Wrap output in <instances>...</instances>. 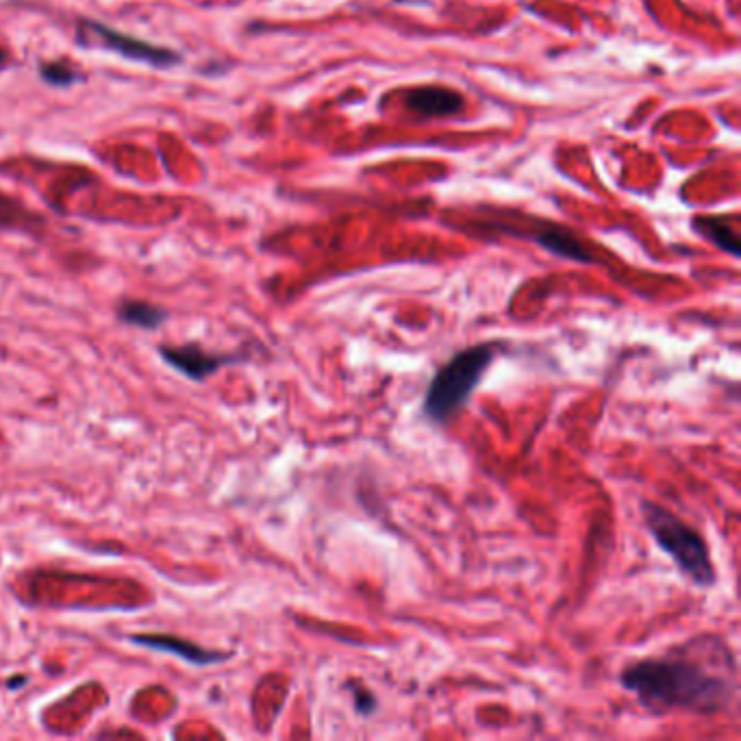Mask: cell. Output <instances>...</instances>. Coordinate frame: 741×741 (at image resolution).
Instances as JSON below:
<instances>
[{
  "instance_id": "7c38bea8",
  "label": "cell",
  "mask_w": 741,
  "mask_h": 741,
  "mask_svg": "<svg viewBox=\"0 0 741 741\" xmlns=\"http://www.w3.org/2000/svg\"><path fill=\"white\" fill-rule=\"evenodd\" d=\"M350 694H353V702H355V711L359 715H372L376 711V696L372 692H368L366 687H355L350 689Z\"/></svg>"
},
{
  "instance_id": "4fadbf2b",
  "label": "cell",
  "mask_w": 741,
  "mask_h": 741,
  "mask_svg": "<svg viewBox=\"0 0 741 741\" xmlns=\"http://www.w3.org/2000/svg\"><path fill=\"white\" fill-rule=\"evenodd\" d=\"M11 216H16V205L11 203L9 198H5L3 194H0V222L9 220Z\"/></svg>"
},
{
  "instance_id": "7a4b0ae2",
  "label": "cell",
  "mask_w": 741,
  "mask_h": 741,
  "mask_svg": "<svg viewBox=\"0 0 741 741\" xmlns=\"http://www.w3.org/2000/svg\"><path fill=\"white\" fill-rule=\"evenodd\" d=\"M500 344L485 342L459 350L426 387L422 413L435 424H446L466 407L472 392L481 385L483 376L492 368Z\"/></svg>"
},
{
  "instance_id": "30bf717a",
  "label": "cell",
  "mask_w": 741,
  "mask_h": 741,
  "mask_svg": "<svg viewBox=\"0 0 741 741\" xmlns=\"http://www.w3.org/2000/svg\"><path fill=\"white\" fill-rule=\"evenodd\" d=\"M696 231L700 235H705L709 242H713L718 248L731 253L737 257L741 253V244H739V235L735 229H731L722 218H698L696 220Z\"/></svg>"
},
{
  "instance_id": "52a82bcc",
  "label": "cell",
  "mask_w": 741,
  "mask_h": 741,
  "mask_svg": "<svg viewBox=\"0 0 741 741\" xmlns=\"http://www.w3.org/2000/svg\"><path fill=\"white\" fill-rule=\"evenodd\" d=\"M407 107L426 118H442L459 113L463 107L461 94L446 90V87H416L405 96Z\"/></svg>"
},
{
  "instance_id": "3957f363",
  "label": "cell",
  "mask_w": 741,
  "mask_h": 741,
  "mask_svg": "<svg viewBox=\"0 0 741 741\" xmlns=\"http://www.w3.org/2000/svg\"><path fill=\"white\" fill-rule=\"evenodd\" d=\"M642 516L650 535L661 546L665 555H670L676 568L689 583L696 587H713L718 581L715 563L707 539L702 537L692 524H687L674 511L665 509L657 502H642Z\"/></svg>"
},
{
  "instance_id": "5bb4252c",
  "label": "cell",
  "mask_w": 741,
  "mask_h": 741,
  "mask_svg": "<svg viewBox=\"0 0 741 741\" xmlns=\"http://www.w3.org/2000/svg\"><path fill=\"white\" fill-rule=\"evenodd\" d=\"M24 683H27V678H24V676H16V678H11V681H9L7 685H9V689H14V687L24 685Z\"/></svg>"
},
{
  "instance_id": "ba28073f",
  "label": "cell",
  "mask_w": 741,
  "mask_h": 741,
  "mask_svg": "<svg viewBox=\"0 0 741 741\" xmlns=\"http://www.w3.org/2000/svg\"><path fill=\"white\" fill-rule=\"evenodd\" d=\"M168 318H170V313L166 309L157 307L153 303H146V300L127 298V300H122V303L118 305V320L122 324L135 326V329L155 331Z\"/></svg>"
},
{
  "instance_id": "8992f818",
  "label": "cell",
  "mask_w": 741,
  "mask_h": 741,
  "mask_svg": "<svg viewBox=\"0 0 741 741\" xmlns=\"http://www.w3.org/2000/svg\"><path fill=\"white\" fill-rule=\"evenodd\" d=\"M129 642L135 646H144L148 650L157 652H168V655L179 657L187 663L196 665V668H205V665H218L229 661L233 652L224 650H209L198 646L194 642H187L183 637L177 635H166V633H142V635H131Z\"/></svg>"
},
{
  "instance_id": "277c9868",
  "label": "cell",
  "mask_w": 741,
  "mask_h": 741,
  "mask_svg": "<svg viewBox=\"0 0 741 741\" xmlns=\"http://www.w3.org/2000/svg\"><path fill=\"white\" fill-rule=\"evenodd\" d=\"M77 42L87 48L90 46L105 48L129 61H137V64H146L150 68L161 70L179 66L183 61L177 50L150 44L146 40H137L133 35L116 31L113 27H107L105 22H98L92 18H83L79 22Z\"/></svg>"
},
{
  "instance_id": "6da1fadb",
  "label": "cell",
  "mask_w": 741,
  "mask_h": 741,
  "mask_svg": "<svg viewBox=\"0 0 741 741\" xmlns=\"http://www.w3.org/2000/svg\"><path fill=\"white\" fill-rule=\"evenodd\" d=\"M626 692L655 715L685 711L713 715L737 696L735 672L722 674L689 655H665L626 665L620 674Z\"/></svg>"
},
{
  "instance_id": "5b68a950",
  "label": "cell",
  "mask_w": 741,
  "mask_h": 741,
  "mask_svg": "<svg viewBox=\"0 0 741 741\" xmlns=\"http://www.w3.org/2000/svg\"><path fill=\"white\" fill-rule=\"evenodd\" d=\"M159 357L168 363L170 368L185 374L192 381H205L216 374L220 368L231 366V363L242 361V355L233 353H211L200 344L185 346H161Z\"/></svg>"
},
{
  "instance_id": "8fae6325",
  "label": "cell",
  "mask_w": 741,
  "mask_h": 741,
  "mask_svg": "<svg viewBox=\"0 0 741 741\" xmlns=\"http://www.w3.org/2000/svg\"><path fill=\"white\" fill-rule=\"evenodd\" d=\"M40 77L55 87H68L83 79V74L74 68L68 61H48V64L40 66Z\"/></svg>"
},
{
  "instance_id": "9c48e42d",
  "label": "cell",
  "mask_w": 741,
  "mask_h": 741,
  "mask_svg": "<svg viewBox=\"0 0 741 741\" xmlns=\"http://www.w3.org/2000/svg\"><path fill=\"white\" fill-rule=\"evenodd\" d=\"M535 242L539 246L548 248L550 253H555L559 257L572 259V261H581V263L592 261V257H589L585 246L579 240H576L574 235H570V233H563V231H557V229H546L544 233H537L535 235Z\"/></svg>"
}]
</instances>
